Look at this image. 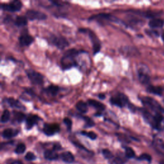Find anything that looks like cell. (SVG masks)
I'll return each mask as SVG.
<instances>
[{
	"mask_svg": "<svg viewBox=\"0 0 164 164\" xmlns=\"http://www.w3.org/2000/svg\"><path fill=\"white\" fill-rule=\"evenodd\" d=\"M160 164H164V161H162V162H160Z\"/></svg>",
	"mask_w": 164,
	"mask_h": 164,
	"instance_id": "38",
	"label": "cell"
},
{
	"mask_svg": "<svg viewBox=\"0 0 164 164\" xmlns=\"http://www.w3.org/2000/svg\"><path fill=\"white\" fill-rule=\"evenodd\" d=\"M19 42L21 46H28L33 42V38L32 36L28 35L27 33H24L19 36Z\"/></svg>",
	"mask_w": 164,
	"mask_h": 164,
	"instance_id": "12",
	"label": "cell"
},
{
	"mask_svg": "<svg viewBox=\"0 0 164 164\" xmlns=\"http://www.w3.org/2000/svg\"><path fill=\"white\" fill-rule=\"evenodd\" d=\"M102 153L106 159H110L113 158V154L111 153L110 151L108 149H103L102 151Z\"/></svg>",
	"mask_w": 164,
	"mask_h": 164,
	"instance_id": "31",
	"label": "cell"
},
{
	"mask_svg": "<svg viewBox=\"0 0 164 164\" xmlns=\"http://www.w3.org/2000/svg\"><path fill=\"white\" fill-rule=\"evenodd\" d=\"M76 109L82 114H85L88 112V106L87 103L83 101H80L76 105Z\"/></svg>",
	"mask_w": 164,
	"mask_h": 164,
	"instance_id": "21",
	"label": "cell"
},
{
	"mask_svg": "<svg viewBox=\"0 0 164 164\" xmlns=\"http://www.w3.org/2000/svg\"><path fill=\"white\" fill-rule=\"evenodd\" d=\"M51 42L53 44L57 46L58 48L60 49H63L66 47L67 46H68L69 43L68 41L66 38L64 37H57V36H53L51 37Z\"/></svg>",
	"mask_w": 164,
	"mask_h": 164,
	"instance_id": "9",
	"label": "cell"
},
{
	"mask_svg": "<svg viewBox=\"0 0 164 164\" xmlns=\"http://www.w3.org/2000/svg\"><path fill=\"white\" fill-rule=\"evenodd\" d=\"M39 120L40 117L36 115H29L26 119V128L27 129H32Z\"/></svg>",
	"mask_w": 164,
	"mask_h": 164,
	"instance_id": "13",
	"label": "cell"
},
{
	"mask_svg": "<svg viewBox=\"0 0 164 164\" xmlns=\"http://www.w3.org/2000/svg\"><path fill=\"white\" fill-rule=\"evenodd\" d=\"M60 131V127L57 124H46L43 128V131L47 136L53 135Z\"/></svg>",
	"mask_w": 164,
	"mask_h": 164,
	"instance_id": "11",
	"label": "cell"
},
{
	"mask_svg": "<svg viewBox=\"0 0 164 164\" xmlns=\"http://www.w3.org/2000/svg\"><path fill=\"white\" fill-rule=\"evenodd\" d=\"M151 159H152L151 157L149 154H147V153L142 154L139 158H138V160H146L148 162L151 161Z\"/></svg>",
	"mask_w": 164,
	"mask_h": 164,
	"instance_id": "30",
	"label": "cell"
},
{
	"mask_svg": "<svg viewBox=\"0 0 164 164\" xmlns=\"http://www.w3.org/2000/svg\"><path fill=\"white\" fill-rule=\"evenodd\" d=\"M89 35L92 42L94 54L96 55L100 52V51L101 49V43L100 42V40H99L98 37L92 31L89 32Z\"/></svg>",
	"mask_w": 164,
	"mask_h": 164,
	"instance_id": "10",
	"label": "cell"
},
{
	"mask_svg": "<svg viewBox=\"0 0 164 164\" xmlns=\"http://www.w3.org/2000/svg\"><path fill=\"white\" fill-rule=\"evenodd\" d=\"M81 118H83V119L85 120L88 127H92L94 126V122L93 121V120H92L89 117H87V116H81Z\"/></svg>",
	"mask_w": 164,
	"mask_h": 164,
	"instance_id": "29",
	"label": "cell"
},
{
	"mask_svg": "<svg viewBox=\"0 0 164 164\" xmlns=\"http://www.w3.org/2000/svg\"><path fill=\"white\" fill-rule=\"evenodd\" d=\"M60 158L64 162L71 163L75 161V157L71 152L66 151L60 154Z\"/></svg>",
	"mask_w": 164,
	"mask_h": 164,
	"instance_id": "17",
	"label": "cell"
},
{
	"mask_svg": "<svg viewBox=\"0 0 164 164\" xmlns=\"http://www.w3.org/2000/svg\"><path fill=\"white\" fill-rule=\"evenodd\" d=\"M80 52L76 49H68L64 53L61 59V64L63 69H69L72 67L76 66L77 62L76 61V57Z\"/></svg>",
	"mask_w": 164,
	"mask_h": 164,
	"instance_id": "2",
	"label": "cell"
},
{
	"mask_svg": "<svg viewBox=\"0 0 164 164\" xmlns=\"http://www.w3.org/2000/svg\"><path fill=\"white\" fill-rule=\"evenodd\" d=\"M125 154H126V157L128 158H133L135 156L134 151H133L132 148H129V147H127V148H125Z\"/></svg>",
	"mask_w": 164,
	"mask_h": 164,
	"instance_id": "26",
	"label": "cell"
},
{
	"mask_svg": "<svg viewBox=\"0 0 164 164\" xmlns=\"http://www.w3.org/2000/svg\"><path fill=\"white\" fill-rule=\"evenodd\" d=\"M15 23L18 27H23L28 23V19L26 16H18L16 18Z\"/></svg>",
	"mask_w": 164,
	"mask_h": 164,
	"instance_id": "23",
	"label": "cell"
},
{
	"mask_svg": "<svg viewBox=\"0 0 164 164\" xmlns=\"http://www.w3.org/2000/svg\"><path fill=\"white\" fill-rule=\"evenodd\" d=\"M164 24V22L160 19H153L149 21V26L152 28H162Z\"/></svg>",
	"mask_w": 164,
	"mask_h": 164,
	"instance_id": "19",
	"label": "cell"
},
{
	"mask_svg": "<svg viewBox=\"0 0 164 164\" xmlns=\"http://www.w3.org/2000/svg\"><path fill=\"white\" fill-rule=\"evenodd\" d=\"M141 101L146 108L154 112V114H164V109L154 99L150 97H143Z\"/></svg>",
	"mask_w": 164,
	"mask_h": 164,
	"instance_id": "3",
	"label": "cell"
},
{
	"mask_svg": "<svg viewBox=\"0 0 164 164\" xmlns=\"http://www.w3.org/2000/svg\"><path fill=\"white\" fill-rule=\"evenodd\" d=\"M13 115H14V118L16 121L18 123L23 122L26 118L25 115L20 112H13Z\"/></svg>",
	"mask_w": 164,
	"mask_h": 164,
	"instance_id": "24",
	"label": "cell"
},
{
	"mask_svg": "<svg viewBox=\"0 0 164 164\" xmlns=\"http://www.w3.org/2000/svg\"><path fill=\"white\" fill-rule=\"evenodd\" d=\"M26 150V146L23 143H20L16 146L15 152L17 154H22Z\"/></svg>",
	"mask_w": 164,
	"mask_h": 164,
	"instance_id": "27",
	"label": "cell"
},
{
	"mask_svg": "<svg viewBox=\"0 0 164 164\" xmlns=\"http://www.w3.org/2000/svg\"><path fill=\"white\" fill-rule=\"evenodd\" d=\"M26 17L29 20H44L47 18V16L42 12L29 10L26 12Z\"/></svg>",
	"mask_w": 164,
	"mask_h": 164,
	"instance_id": "8",
	"label": "cell"
},
{
	"mask_svg": "<svg viewBox=\"0 0 164 164\" xmlns=\"http://www.w3.org/2000/svg\"><path fill=\"white\" fill-rule=\"evenodd\" d=\"M59 90H60V88L58 87V86L55 85H51L47 87V89H46V92L47 94L51 95V96H55L58 94Z\"/></svg>",
	"mask_w": 164,
	"mask_h": 164,
	"instance_id": "22",
	"label": "cell"
},
{
	"mask_svg": "<svg viewBox=\"0 0 164 164\" xmlns=\"http://www.w3.org/2000/svg\"><path fill=\"white\" fill-rule=\"evenodd\" d=\"M27 76L32 83L35 85H41L44 83V77L38 72L33 69H27L26 71Z\"/></svg>",
	"mask_w": 164,
	"mask_h": 164,
	"instance_id": "5",
	"label": "cell"
},
{
	"mask_svg": "<svg viewBox=\"0 0 164 164\" xmlns=\"http://www.w3.org/2000/svg\"><path fill=\"white\" fill-rule=\"evenodd\" d=\"M81 134L86 136V137H89V139H91V140H96V138H97V135L93 131H89V132L82 131Z\"/></svg>",
	"mask_w": 164,
	"mask_h": 164,
	"instance_id": "28",
	"label": "cell"
},
{
	"mask_svg": "<svg viewBox=\"0 0 164 164\" xmlns=\"http://www.w3.org/2000/svg\"><path fill=\"white\" fill-rule=\"evenodd\" d=\"M162 39H163V41H164V32H163V33H162Z\"/></svg>",
	"mask_w": 164,
	"mask_h": 164,
	"instance_id": "37",
	"label": "cell"
},
{
	"mask_svg": "<svg viewBox=\"0 0 164 164\" xmlns=\"http://www.w3.org/2000/svg\"><path fill=\"white\" fill-rule=\"evenodd\" d=\"M88 104L91 106L92 107H94V109H96V110H98L99 112H101L103 111L105 109V106L104 104H103V103H100V101H98L97 100H88Z\"/></svg>",
	"mask_w": 164,
	"mask_h": 164,
	"instance_id": "16",
	"label": "cell"
},
{
	"mask_svg": "<svg viewBox=\"0 0 164 164\" xmlns=\"http://www.w3.org/2000/svg\"><path fill=\"white\" fill-rule=\"evenodd\" d=\"M98 98L101 99V100H104V99L105 98V95L104 94H99Z\"/></svg>",
	"mask_w": 164,
	"mask_h": 164,
	"instance_id": "35",
	"label": "cell"
},
{
	"mask_svg": "<svg viewBox=\"0 0 164 164\" xmlns=\"http://www.w3.org/2000/svg\"><path fill=\"white\" fill-rule=\"evenodd\" d=\"M112 162V164H124V160L120 157L115 158Z\"/></svg>",
	"mask_w": 164,
	"mask_h": 164,
	"instance_id": "34",
	"label": "cell"
},
{
	"mask_svg": "<svg viewBox=\"0 0 164 164\" xmlns=\"http://www.w3.org/2000/svg\"><path fill=\"white\" fill-rule=\"evenodd\" d=\"M44 154V158L48 160H55L58 158L57 153L53 150H46Z\"/></svg>",
	"mask_w": 164,
	"mask_h": 164,
	"instance_id": "20",
	"label": "cell"
},
{
	"mask_svg": "<svg viewBox=\"0 0 164 164\" xmlns=\"http://www.w3.org/2000/svg\"><path fill=\"white\" fill-rule=\"evenodd\" d=\"M147 91L157 96H162L163 94V89L161 87L154 85H148L147 87Z\"/></svg>",
	"mask_w": 164,
	"mask_h": 164,
	"instance_id": "15",
	"label": "cell"
},
{
	"mask_svg": "<svg viewBox=\"0 0 164 164\" xmlns=\"http://www.w3.org/2000/svg\"><path fill=\"white\" fill-rule=\"evenodd\" d=\"M110 101L112 105L120 108H123L128 103V98L124 94L117 93L114 96H112L110 98Z\"/></svg>",
	"mask_w": 164,
	"mask_h": 164,
	"instance_id": "4",
	"label": "cell"
},
{
	"mask_svg": "<svg viewBox=\"0 0 164 164\" xmlns=\"http://www.w3.org/2000/svg\"><path fill=\"white\" fill-rule=\"evenodd\" d=\"M64 123L65 124H66V126H67V128L68 130H71V127H72V124L71 120L70 119L66 117L64 119Z\"/></svg>",
	"mask_w": 164,
	"mask_h": 164,
	"instance_id": "33",
	"label": "cell"
},
{
	"mask_svg": "<svg viewBox=\"0 0 164 164\" xmlns=\"http://www.w3.org/2000/svg\"><path fill=\"white\" fill-rule=\"evenodd\" d=\"M143 117L154 129L158 131H162L164 129V117L162 114H154L152 115L149 111L142 110Z\"/></svg>",
	"mask_w": 164,
	"mask_h": 164,
	"instance_id": "1",
	"label": "cell"
},
{
	"mask_svg": "<svg viewBox=\"0 0 164 164\" xmlns=\"http://www.w3.org/2000/svg\"><path fill=\"white\" fill-rule=\"evenodd\" d=\"M18 130H16V129H13L11 128H8L3 131L2 136L5 139H11V138L18 135Z\"/></svg>",
	"mask_w": 164,
	"mask_h": 164,
	"instance_id": "18",
	"label": "cell"
},
{
	"mask_svg": "<svg viewBox=\"0 0 164 164\" xmlns=\"http://www.w3.org/2000/svg\"><path fill=\"white\" fill-rule=\"evenodd\" d=\"M139 79L142 83L148 84L150 81V72L147 66H140L138 70Z\"/></svg>",
	"mask_w": 164,
	"mask_h": 164,
	"instance_id": "6",
	"label": "cell"
},
{
	"mask_svg": "<svg viewBox=\"0 0 164 164\" xmlns=\"http://www.w3.org/2000/svg\"><path fill=\"white\" fill-rule=\"evenodd\" d=\"M35 158H36L35 155L32 152H28L25 155V159L27 160L28 161L34 160H35Z\"/></svg>",
	"mask_w": 164,
	"mask_h": 164,
	"instance_id": "32",
	"label": "cell"
},
{
	"mask_svg": "<svg viewBox=\"0 0 164 164\" xmlns=\"http://www.w3.org/2000/svg\"><path fill=\"white\" fill-rule=\"evenodd\" d=\"M6 101L8 104L9 105V106L12 108H16V109H18L23 110H25L26 109L24 106L23 104H21L18 100H15V99L12 98H9L7 99Z\"/></svg>",
	"mask_w": 164,
	"mask_h": 164,
	"instance_id": "14",
	"label": "cell"
},
{
	"mask_svg": "<svg viewBox=\"0 0 164 164\" xmlns=\"http://www.w3.org/2000/svg\"><path fill=\"white\" fill-rule=\"evenodd\" d=\"M11 164H23V163L19 161H15L14 162H12Z\"/></svg>",
	"mask_w": 164,
	"mask_h": 164,
	"instance_id": "36",
	"label": "cell"
},
{
	"mask_svg": "<svg viewBox=\"0 0 164 164\" xmlns=\"http://www.w3.org/2000/svg\"><path fill=\"white\" fill-rule=\"evenodd\" d=\"M10 119V112L8 110H5L3 112L1 117V122L2 123H5L8 122Z\"/></svg>",
	"mask_w": 164,
	"mask_h": 164,
	"instance_id": "25",
	"label": "cell"
},
{
	"mask_svg": "<svg viewBox=\"0 0 164 164\" xmlns=\"http://www.w3.org/2000/svg\"><path fill=\"white\" fill-rule=\"evenodd\" d=\"M1 9L8 12H17L19 11L22 8V3L18 0H15L10 2L9 3L2 4L1 6Z\"/></svg>",
	"mask_w": 164,
	"mask_h": 164,
	"instance_id": "7",
	"label": "cell"
}]
</instances>
